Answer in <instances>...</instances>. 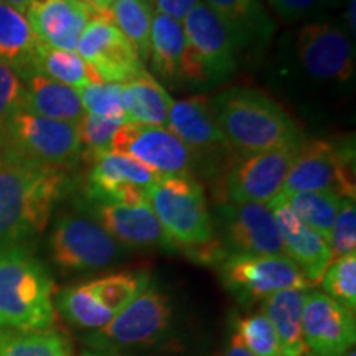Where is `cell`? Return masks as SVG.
<instances>
[{"label": "cell", "mask_w": 356, "mask_h": 356, "mask_svg": "<svg viewBox=\"0 0 356 356\" xmlns=\"http://www.w3.org/2000/svg\"><path fill=\"white\" fill-rule=\"evenodd\" d=\"M68 173L0 157V246H24L47 228L68 190Z\"/></svg>", "instance_id": "cell-1"}, {"label": "cell", "mask_w": 356, "mask_h": 356, "mask_svg": "<svg viewBox=\"0 0 356 356\" xmlns=\"http://www.w3.org/2000/svg\"><path fill=\"white\" fill-rule=\"evenodd\" d=\"M211 108L229 147L241 154L304 144L299 124L279 102L257 89L236 86L211 97Z\"/></svg>", "instance_id": "cell-2"}, {"label": "cell", "mask_w": 356, "mask_h": 356, "mask_svg": "<svg viewBox=\"0 0 356 356\" xmlns=\"http://www.w3.org/2000/svg\"><path fill=\"white\" fill-rule=\"evenodd\" d=\"M47 267L24 246H0V318L8 328L51 330L56 310Z\"/></svg>", "instance_id": "cell-3"}, {"label": "cell", "mask_w": 356, "mask_h": 356, "mask_svg": "<svg viewBox=\"0 0 356 356\" xmlns=\"http://www.w3.org/2000/svg\"><path fill=\"white\" fill-rule=\"evenodd\" d=\"M2 155L38 167L68 170L81 159L76 124L55 121L20 109L0 132Z\"/></svg>", "instance_id": "cell-4"}, {"label": "cell", "mask_w": 356, "mask_h": 356, "mask_svg": "<svg viewBox=\"0 0 356 356\" xmlns=\"http://www.w3.org/2000/svg\"><path fill=\"white\" fill-rule=\"evenodd\" d=\"M181 24L188 44L184 83L218 84L233 76L243 50L229 26L204 0L186 13Z\"/></svg>", "instance_id": "cell-5"}, {"label": "cell", "mask_w": 356, "mask_h": 356, "mask_svg": "<svg viewBox=\"0 0 356 356\" xmlns=\"http://www.w3.org/2000/svg\"><path fill=\"white\" fill-rule=\"evenodd\" d=\"M149 204L178 249L186 251L216 239L203 185L191 175L160 178L150 190Z\"/></svg>", "instance_id": "cell-6"}, {"label": "cell", "mask_w": 356, "mask_h": 356, "mask_svg": "<svg viewBox=\"0 0 356 356\" xmlns=\"http://www.w3.org/2000/svg\"><path fill=\"white\" fill-rule=\"evenodd\" d=\"M170 325V300L157 287L149 286L106 327L89 333L84 341L102 355L149 348L165 338Z\"/></svg>", "instance_id": "cell-7"}, {"label": "cell", "mask_w": 356, "mask_h": 356, "mask_svg": "<svg viewBox=\"0 0 356 356\" xmlns=\"http://www.w3.org/2000/svg\"><path fill=\"white\" fill-rule=\"evenodd\" d=\"M302 191H330L341 198L356 197L353 142H304L289 172L282 197Z\"/></svg>", "instance_id": "cell-8"}, {"label": "cell", "mask_w": 356, "mask_h": 356, "mask_svg": "<svg viewBox=\"0 0 356 356\" xmlns=\"http://www.w3.org/2000/svg\"><path fill=\"white\" fill-rule=\"evenodd\" d=\"M50 252L66 273H89L118 262L122 246L88 213H65L53 226Z\"/></svg>", "instance_id": "cell-9"}, {"label": "cell", "mask_w": 356, "mask_h": 356, "mask_svg": "<svg viewBox=\"0 0 356 356\" xmlns=\"http://www.w3.org/2000/svg\"><path fill=\"white\" fill-rule=\"evenodd\" d=\"M300 145L236 155L221 180V190L225 195V200L221 202L273 203L282 193Z\"/></svg>", "instance_id": "cell-10"}, {"label": "cell", "mask_w": 356, "mask_h": 356, "mask_svg": "<svg viewBox=\"0 0 356 356\" xmlns=\"http://www.w3.org/2000/svg\"><path fill=\"white\" fill-rule=\"evenodd\" d=\"M222 284L239 300H264L286 289L309 291L312 284L286 254H226L218 262Z\"/></svg>", "instance_id": "cell-11"}, {"label": "cell", "mask_w": 356, "mask_h": 356, "mask_svg": "<svg viewBox=\"0 0 356 356\" xmlns=\"http://www.w3.org/2000/svg\"><path fill=\"white\" fill-rule=\"evenodd\" d=\"M109 152L127 155L159 178L191 175L195 154L165 127L124 124L114 134Z\"/></svg>", "instance_id": "cell-12"}, {"label": "cell", "mask_w": 356, "mask_h": 356, "mask_svg": "<svg viewBox=\"0 0 356 356\" xmlns=\"http://www.w3.org/2000/svg\"><path fill=\"white\" fill-rule=\"evenodd\" d=\"M76 51L102 83L122 84L147 74L145 65L132 43L102 13L89 20Z\"/></svg>", "instance_id": "cell-13"}, {"label": "cell", "mask_w": 356, "mask_h": 356, "mask_svg": "<svg viewBox=\"0 0 356 356\" xmlns=\"http://www.w3.org/2000/svg\"><path fill=\"white\" fill-rule=\"evenodd\" d=\"M297 56L315 79L345 83L355 74V47L343 26L330 22L305 25L297 35Z\"/></svg>", "instance_id": "cell-14"}, {"label": "cell", "mask_w": 356, "mask_h": 356, "mask_svg": "<svg viewBox=\"0 0 356 356\" xmlns=\"http://www.w3.org/2000/svg\"><path fill=\"white\" fill-rule=\"evenodd\" d=\"M302 328L307 356H343L355 346V312L320 291L305 292Z\"/></svg>", "instance_id": "cell-15"}, {"label": "cell", "mask_w": 356, "mask_h": 356, "mask_svg": "<svg viewBox=\"0 0 356 356\" xmlns=\"http://www.w3.org/2000/svg\"><path fill=\"white\" fill-rule=\"evenodd\" d=\"M216 211L228 254H286L269 204L221 202Z\"/></svg>", "instance_id": "cell-16"}, {"label": "cell", "mask_w": 356, "mask_h": 356, "mask_svg": "<svg viewBox=\"0 0 356 356\" xmlns=\"http://www.w3.org/2000/svg\"><path fill=\"white\" fill-rule=\"evenodd\" d=\"M88 180L89 200L126 207L149 204V195L160 180L157 173L127 155L106 152L92 160Z\"/></svg>", "instance_id": "cell-17"}, {"label": "cell", "mask_w": 356, "mask_h": 356, "mask_svg": "<svg viewBox=\"0 0 356 356\" xmlns=\"http://www.w3.org/2000/svg\"><path fill=\"white\" fill-rule=\"evenodd\" d=\"M88 215L95 218L121 246L162 249V251L178 249L160 225L150 204L126 207V204L91 200L88 203Z\"/></svg>", "instance_id": "cell-18"}, {"label": "cell", "mask_w": 356, "mask_h": 356, "mask_svg": "<svg viewBox=\"0 0 356 356\" xmlns=\"http://www.w3.org/2000/svg\"><path fill=\"white\" fill-rule=\"evenodd\" d=\"M274 213L277 229L284 244L286 256L299 266L307 280L315 286L320 284L325 270L332 262V252L328 241L317 231L305 225L299 216L291 210L282 197L269 203Z\"/></svg>", "instance_id": "cell-19"}, {"label": "cell", "mask_w": 356, "mask_h": 356, "mask_svg": "<svg viewBox=\"0 0 356 356\" xmlns=\"http://www.w3.org/2000/svg\"><path fill=\"white\" fill-rule=\"evenodd\" d=\"M97 13L99 12L83 2L47 0L40 6L30 7L26 20L38 42L55 50L76 51L81 33Z\"/></svg>", "instance_id": "cell-20"}, {"label": "cell", "mask_w": 356, "mask_h": 356, "mask_svg": "<svg viewBox=\"0 0 356 356\" xmlns=\"http://www.w3.org/2000/svg\"><path fill=\"white\" fill-rule=\"evenodd\" d=\"M191 152H215L229 149L213 113L211 102L202 95L173 102L167 127Z\"/></svg>", "instance_id": "cell-21"}, {"label": "cell", "mask_w": 356, "mask_h": 356, "mask_svg": "<svg viewBox=\"0 0 356 356\" xmlns=\"http://www.w3.org/2000/svg\"><path fill=\"white\" fill-rule=\"evenodd\" d=\"M24 106L22 109L42 118L78 124L84 115L78 89L32 71L24 76Z\"/></svg>", "instance_id": "cell-22"}, {"label": "cell", "mask_w": 356, "mask_h": 356, "mask_svg": "<svg viewBox=\"0 0 356 356\" xmlns=\"http://www.w3.org/2000/svg\"><path fill=\"white\" fill-rule=\"evenodd\" d=\"M152 68L170 83H184L188 44L184 24L157 12L150 25V55Z\"/></svg>", "instance_id": "cell-23"}, {"label": "cell", "mask_w": 356, "mask_h": 356, "mask_svg": "<svg viewBox=\"0 0 356 356\" xmlns=\"http://www.w3.org/2000/svg\"><path fill=\"white\" fill-rule=\"evenodd\" d=\"M208 7L229 26L241 50L264 47L274 35V22L259 0H204Z\"/></svg>", "instance_id": "cell-24"}, {"label": "cell", "mask_w": 356, "mask_h": 356, "mask_svg": "<svg viewBox=\"0 0 356 356\" xmlns=\"http://www.w3.org/2000/svg\"><path fill=\"white\" fill-rule=\"evenodd\" d=\"M305 292L300 289H286L264 299V312L277 333L284 356H307L302 328Z\"/></svg>", "instance_id": "cell-25"}, {"label": "cell", "mask_w": 356, "mask_h": 356, "mask_svg": "<svg viewBox=\"0 0 356 356\" xmlns=\"http://www.w3.org/2000/svg\"><path fill=\"white\" fill-rule=\"evenodd\" d=\"M122 95L127 124L167 126L173 101L165 88L149 73L139 79L124 83Z\"/></svg>", "instance_id": "cell-26"}, {"label": "cell", "mask_w": 356, "mask_h": 356, "mask_svg": "<svg viewBox=\"0 0 356 356\" xmlns=\"http://www.w3.org/2000/svg\"><path fill=\"white\" fill-rule=\"evenodd\" d=\"M37 43L24 13L0 0V60L13 66L24 78L33 71Z\"/></svg>", "instance_id": "cell-27"}, {"label": "cell", "mask_w": 356, "mask_h": 356, "mask_svg": "<svg viewBox=\"0 0 356 356\" xmlns=\"http://www.w3.org/2000/svg\"><path fill=\"white\" fill-rule=\"evenodd\" d=\"M33 71L74 89L102 83L95 70L76 51L55 50L42 42L37 43L35 50Z\"/></svg>", "instance_id": "cell-28"}, {"label": "cell", "mask_w": 356, "mask_h": 356, "mask_svg": "<svg viewBox=\"0 0 356 356\" xmlns=\"http://www.w3.org/2000/svg\"><path fill=\"white\" fill-rule=\"evenodd\" d=\"M102 15L132 43L142 63L149 61L152 0H115Z\"/></svg>", "instance_id": "cell-29"}, {"label": "cell", "mask_w": 356, "mask_h": 356, "mask_svg": "<svg viewBox=\"0 0 356 356\" xmlns=\"http://www.w3.org/2000/svg\"><path fill=\"white\" fill-rule=\"evenodd\" d=\"M56 307L66 322L89 332L101 330L115 317L97 304L86 282L65 287L63 291L58 292Z\"/></svg>", "instance_id": "cell-30"}, {"label": "cell", "mask_w": 356, "mask_h": 356, "mask_svg": "<svg viewBox=\"0 0 356 356\" xmlns=\"http://www.w3.org/2000/svg\"><path fill=\"white\" fill-rule=\"evenodd\" d=\"M86 284L97 304L118 315L150 286V275L145 273H115Z\"/></svg>", "instance_id": "cell-31"}, {"label": "cell", "mask_w": 356, "mask_h": 356, "mask_svg": "<svg viewBox=\"0 0 356 356\" xmlns=\"http://www.w3.org/2000/svg\"><path fill=\"white\" fill-rule=\"evenodd\" d=\"M282 200L305 225H309L328 241L333 222L340 210L341 197L330 191H302V193L282 197Z\"/></svg>", "instance_id": "cell-32"}, {"label": "cell", "mask_w": 356, "mask_h": 356, "mask_svg": "<svg viewBox=\"0 0 356 356\" xmlns=\"http://www.w3.org/2000/svg\"><path fill=\"white\" fill-rule=\"evenodd\" d=\"M0 356H71L68 341L53 330L0 332Z\"/></svg>", "instance_id": "cell-33"}, {"label": "cell", "mask_w": 356, "mask_h": 356, "mask_svg": "<svg viewBox=\"0 0 356 356\" xmlns=\"http://www.w3.org/2000/svg\"><path fill=\"white\" fill-rule=\"evenodd\" d=\"M79 99L86 114L96 115L101 119L118 121L127 124L126 106H124L122 84L99 83L89 84L78 89Z\"/></svg>", "instance_id": "cell-34"}, {"label": "cell", "mask_w": 356, "mask_h": 356, "mask_svg": "<svg viewBox=\"0 0 356 356\" xmlns=\"http://www.w3.org/2000/svg\"><path fill=\"white\" fill-rule=\"evenodd\" d=\"M234 333L256 356H284L277 333L264 314H251L234 320Z\"/></svg>", "instance_id": "cell-35"}, {"label": "cell", "mask_w": 356, "mask_h": 356, "mask_svg": "<svg viewBox=\"0 0 356 356\" xmlns=\"http://www.w3.org/2000/svg\"><path fill=\"white\" fill-rule=\"evenodd\" d=\"M323 293L346 309H356V254L338 257L328 264L322 280Z\"/></svg>", "instance_id": "cell-36"}, {"label": "cell", "mask_w": 356, "mask_h": 356, "mask_svg": "<svg viewBox=\"0 0 356 356\" xmlns=\"http://www.w3.org/2000/svg\"><path fill=\"white\" fill-rule=\"evenodd\" d=\"M121 126H124L122 122L101 119L84 113L76 124L79 144H81V157L95 160L99 155L109 152L114 134Z\"/></svg>", "instance_id": "cell-37"}, {"label": "cell", "mask_w": 356, "mask_h": 356, "mask_svg": "<svg viewBox=\"0 0 356 356\" xmlns=\"http://www.w3.org/2000/svg\"><path fill=\"white\" fill-rule=\"evenodd\" d=\"M332 261L355 254L356 251V207L355 200L341 198L340 210L328 238Z\"/></svg>", "instance_id": "cell-38"}, {"label": "cell", "mask_w": 356, "mask_h": 356, "mask_svg": "<svg viewBox=\"0 0 356 356\" xmlns=\"http://www.w3.org/2000/svg\"><path fill=\"white\" fill-rule=\"evenodd\" d=\"M24 78L19 71L0 60V132L24 106Z\"/></svg>", "instance_id": "cell-39"}, {"label": "cell", "mask_w": 356, "mask_h": 356, "mask_svg": "<svg viewBox=\"0 0 356 356\" xmlns=\"http://www.w3.org/2000/svg\"><path fill=\"white\" fill-rule=\"evenodd\" d=\"M267 2L284 20L315 19L335 10L340 6V0H267Z\"/></svg>", "instance_id": "cell-40"}, {"label": "cell", "mask_w": 356, "mask_h": 356, "mask_svg": "<svg viewBox=\"0 0 356 356\" xmlns=\"http://www.w3.org/2000/svg\"><path fill=\"white\" fill-rule=\"evenodd\" d=\"M198 2L200 0H155V6H157V12L172 17L177 22H184L186 13Z\"/></svg>", "instance_id": "cell-41"}, {"label": "cell", "mask_w": 356, "mask_h": 356, "mask_svg": "<svg viewBox=\"0 0 356 356\" xmlns=\"http://www.w3.org/2000/svg\"><path fill=\"white\" fill-rule=\"evenodd\" d=\"M222 356H256V355H252L251 351H249L246 346L241 343V340H239V338L236 337V333L233 332L231 333V338L228 340V345H226L225 355Z\"/></svg>", "instance_id": "cell-42"}, {"label": "cell", "mask_w": 356, "mask_h": 356, "mask_svg": "<svg viewBox=\"0 0 356 356\" xmlns=\"http://www.w3.org/2000/svg\"><path fill=\"white\" fill-rule=\"evenodd\" d=\"M355 12H356V3L355 0H348V6H346V12H345V22H346V32L348 35L351 33V37L356 35V19H355Z\"/></svg>", "instance_id": "cell-43"}, {"label": "cell", "mask_w": 356, "mask_h": 356, "mask_svg": "<svg viewBox=\"0 0 356 356\" xmlns=\"http://www.w3.org/2000/svg\"><path fill=\"white\" fill-rule=\"evenodd\" d=\"M3 2L8 3V6L15 8L17 12L24 13V15L26 17V12H29V8H30V0H3Z\"/></svg>", "instance_id": "cell-44"}, {"label": "cell", "mask_w": 356, "mask_h": 356, "mask_svg": "<svg viewBox=\"0 0 356 356\" xmlns=\"http://www.w3.org/2000/svg\"><path fill=\"white\" fill-rule=\"evenodd\" d=\"M115 0H89V3H91V7L97 10L99 13H106L108 12V8L113 6Z\"/></svg>", "instance_id": "cell-45"}, {"label": "cell", "mask_w": 356, "mask_h": 356, "mask_svg": "<svg viewBox=\"0 0 356 356\" xmlns=\"http://www.w3.org/2000/svg\"><path fill=\"white\" fill-rule=\"evenodd\" d=\"M81 356H119V355H102V353H96V351H83Z\"/></svg>", "instance_id": "cell-46"}, {"label": "cell", "mask_w": 356, "mask_h": 356, "mask_svg": "<svg viewBox=\"0 0 356 356\" xmlns=\"http://www.w3.org/2000/svg\"><path fill=\"white\" fill-rule=\"evenodd\" d=\"M6 328H8V327H7L6 323L2 322V318H0V332H2V330H6Z\"/></svg>", "instance_id": "cell-47"}, {"label": "cell", "mask_w": 356, "mask_h": 356, "mask_svg": "<svg viewBox=\"0 0 356 356\" xmlns=\"http://www.w3.org/2000/svg\"><path fill=\"white\" fill-rule=\"evenodd\" d=\"M343 356H356V353H355V351H353V350H350V351H348V353H346V355H343Z\"/></svg>", "instance_id": "cell-48"}, {"label": "cell", "mask_w": 356, "mask_h": 356, "mask_svg": "<svg viewBox=\"0 0 356 356\" xmlns=\"http://www.w3.org/2000/svg\"><path fill=\"white\" fill-rule=\"evenodd\" d=\"M74 2H83V3H88V6H91V3H89V0H74Z\"/></svg>", "instance_id": "cell-49"}]
</instances>
